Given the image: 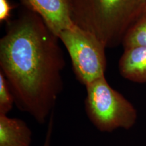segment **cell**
Here are the masks:
<instances>
[{"mask_svg":"<svg viewBox=\"0 0 146 146\" xmlns=\"http://www.w3.org/2000/svg\"><path fill=\"white\" fill-rule=\"evenodd\" d=\"M22 3L0 39V72L18 108L43 125L63 91L65 60L59 38L39 14Z\"/></svg>","mask_w":146,"mask_h":146,"instance_id":"6da1fadb","label":"cell"},{"mask_svg":"<svg viewBox=\"0 0 146 146\" xmlns=\"http://www.w3.org/2000/svg\"><path fill=\"white\" fill-rule=\"evenodd\" d=\"M72 22L106 48L122 45L129 28L146 8V0H69Z\"/></svg>","mask_w":146,"mask_h":146,"instance_id":"7a4b0ae2","label":"cell"},{"mask_svg":"<svg viewBox=\"0 0 146 146\" xmlns=\"http://www.w3.org/2000/svg\"><path fill=\"white\" fill-rule=\"evenodd\" d=\"M85 88V111L97 130L112 133L120 129L129 130L134 127L137 120L136 108L123 94L110 85L106 76Z\"/></svg>","mask_w":146,"mask_h":146,"instance_id":"3957f363","label":"cell"},{"mask_svg":"<svg viewBox=\"0 0 146 146\" xmlns=\"http://www.w3.org/2000/svg\"><path fill=\"white\" fill-rule=\"evenodd\" d=\"M70 56L76 79L85 87L105 76V45L94 35L73 25L58 36Z\"/></svg>","mask_w":146,"mask_h":146,"instance_id":"277c9868","label":"cell"},{"mask_svg":"<svg viewBox=\"0 0 146 146\" xmlns=\"http://www.w3.org/2000/svg\"><path fill=\"white\" fill-rule=\"evenodd\" d=\"M37 13L56 36L74 25L69 0H21Z\"/></svg>","mask_w":146,"mask_h":146,"instance_id":"5b68a950","label":"cell"},{"mask_svg":"<svg viewBox=\"0 0 146 146\" xmlns=\"http://www.w3.org/2000/svg\"><path fill=\"white\" fill-rule=\"evenodd\" d=\"M118 68L121 76L129 81L146 83V47L125 49Z\"/></svg>","mask_w":146,"mask_h":146,"instance_id":"8992f818","label":"cell"},{"mask_svg":"<svg viewBox=\"0 0 146 146\" xmlns=\"http://www.w3.org/2000/svg\"><path fill=\"white\" fill-rule=\"evenodd\" d=\"M32 136L24 120L0 114V146H31Z\"/></svg>","mask_w":146,"mask_h":146,"instance_id":"52a82bcc","label":"cell"},{"mask_svg":"<svg viewBox=\"0 0 146 146\" xmlns=\"http://www.w3.org/2000/svg\"><path fill=\"white\" fill-rule=\"evenodd\" d=\"M122 45L124 49L146 47V8L128 30Z\"/></svg>","mask_w":146,"mask_h":146,"instance_id":"ba28073f","label":"cell"},{"mask_svg":"<svg viewBox=\"0 0 146 146\" xmlns=\"http://www.w3.org/2000/svg\"><path fill=\"white\" fill-rule=\"evenodd\" d=\"M15 100L5 76L0 72V114L8 115L13 108Z\"/></svg>","mask_w":146,"mask_h":146,"instance_id":"9c48e42d","label":"cell"},{"mask_svg":"<svg viewBox=\"0 0 146 146\" xmlns=\"http://www.w3.org/2000/svg\"><path fill=\"white\" fill-rule=\"evenodd\" d=\"M13 9V5L9 0H0V22H8L10 21L11 12Z\"/></svg>","mask_w":146,"mask_h":146,"instance_id":"30bf717a","label":"cell"},{"mask_svg":"<svg viewBox=\"0 0 146 146\" xmlns=\"http://www.w3.org/2000/svg\"><path fill=\"white\" fill-rule=\"evenodd\" d=\"M53 131H54V113L50 116L47 123V131L45 133V140L43 146H52V139Z\"/></svg>","mask_w":146,"mask_h":146,"instance_id":"8fae6325","label":"cell"}]
</instances>
